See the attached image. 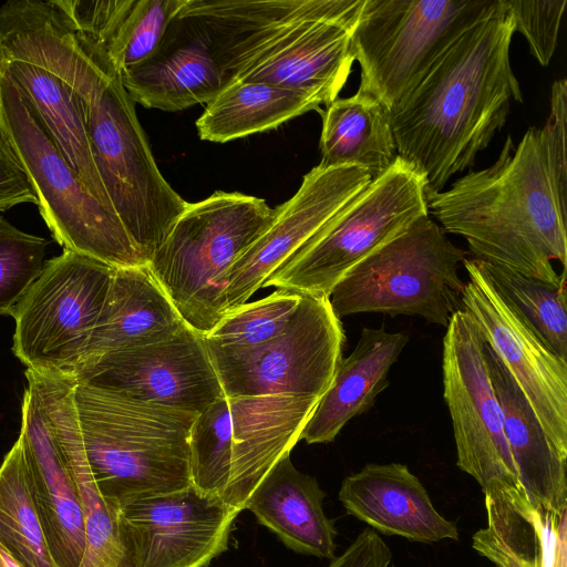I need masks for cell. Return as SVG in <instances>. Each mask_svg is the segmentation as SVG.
Returning <instances> with one entry per match:
<instances>
[{"mask_svg": "<svg viewBox=\"0 0 567 567\" xmlns=\"http://www.w3.org/2000/svg\"><path fill=\"white\" fill-rule=\"evenodd\" d=\"M566 102L554 92L542 128L518 145L508 135L491 166L426 195L429 213L473 258L554 285L566 280Z\"/></svg>", "mask_w": 567, "mask_h": 567, "instance_id": "6da1fadb", "label": "cell"}, {"mask_svg": "<svg viewBox=\"0 0 567 567\" xmlns=\"http://www.w3.org/2000/svg\"><path fill=\"white\" fill-rule=\"evenodd\" d=\"M19 37L76 95L103 186L148 262L187 202L161 174L120 70L100 44L76 32L52 6L28 13Z\"/></svg>", "mask_w": 567, "mask_h": 567, "instance_id": "7a4b0ae2", "label": "cell"}, {"mask_svg": "<svg viewBox=\"0 0 567 567\" xmlns=\"http://www.w3.org/2000/svg\"><path fill=\"white\" fill-rule=\"evenodd\" d=\"M514 32L499 0L390 112L398 156L424 177L426 195L472 167L505 125L511 102H523L509 60Z\"/></svg>", "mask_w": 567, "mask_h": 567, "instance_id": "3957f363", "label": "cell"}, {"mask_svg": "<svg viewBox=\"0 0 567 567\" xmlns=\"http://www.w3.org/2000/svg\"><path fill=\"white\" fill-rule=\"evenodd\" d=\"M73 399L92 474L114 508L192 485L189 436L198 414L75 379Z\"/></svg>", "mask_w": 567, "mask_h": 567, "instance_id": "277c9868", "label": "cell"}, {"mask_svg": "<svg viewBox=\"0 0 567 567\" xmlns=\"http://www.w3.org/2000/svg\"><path fill=\"white\" fill-rule=\"evenodd\" d=\"M274 216L265 199L238 192L187 203L147 262L185 323L206 336L224 318L228 272Z\"/></svg>", "mask_w": 567, "mask_h": 567, "instance_id": "5b68a950", "label": "cell"}, {"mask_svg": "<svg viewBox=\"0 0 567 567\" xmlns=\"http://www.w3.org/2000/svg\"><path fill=\"white\" fill-rule=\"evenodd\" d=\"M0 127L28 175L38 208L63 247L115 268L147 264L116 212L87 188L28 96L0 75Z\"/></svg>", "mask_w": 567, "mask_h": 567, "instance_id": "8992f818", "label": "cell"}, {"mask_svg": "<svg viewBox=\"0 0 567 567\" xmlns=\"http://www.w3.org/2000/svg\"><path fill=\"white\" fill-rule=\"evenodd\" d=\"M467 252L424 216L354 265L329 300L340 319L361 312L419 316L446 328L461 309L465 282L457 269Z\"/></svg>", "mask_w": 567, "mask_h": 567, "instance_id": "52a82bcc", "label": "cell"}, {"mask_svg": "<svg viewBox=\"0 0 567 567\" xmlns=\"http://www.w3.org/2000/svg\"><path fill=\"white\" fill-rule=\"evenodd\" d=\"M499 0H364L351 32L359 91L390 112Z\"/></svg>", "mask_w": 567, "mask_h": 567, "instance_id": "ba28073f", "label": "cell"}, {"mask_svg": "<svg viewBox=\"0 0 567 567\" xmlns=\"http://www.w3.org/2000/svg\"><path fill=\"white\" fill-rule=\"evenodd\" d=\"M425 179L401 157L295 251L262 287L330 296L360 260L429 216Z\"/></svg>", "mask_w": 567, "mask_h": 567, "instance_id": "9c48e42d", "label": "cell"}, {"mask_svg": "<svg viewBox=\"0 0 567 567\" xmlns=\"http://www.w3.org/2000/svg\"><path fill=\"white\" fill-rule=\"evenodd\" d=\"M115 267L63 249L17 303L13 353L27 370L74 378L103 309Z\"/></svg>", "mask_w": 567, "mask_h": 567, "instance_id": "30bf717a", "label": "cell"}, {"mask_svg": "<svg viewBox=\"0 0 567 567\" xmlns=\"http://www.w3.org/2000/svg\"><path fill=\"white\" fill-rule=\"evenodd\" d=\"M346 334L328 297L303 295L276 338L250 348L207 343L225 396L321 398L330 386Z\"/></svg>", "mask_w": 567, "mask_h": 567, "instance_id": "8fae6325", "label": "cell"}, {"mask_svg": "<svg viewBox=\"0 0 567 567\" xmlns=\"http://www.w3.org/2000/svg\"><path fill=\"white\" fill-rule=\"evenodd\" d=\"M442 368L458 468L475 478L482 489L491 484L522 485L487 369L484 339L473 317L462 308L446 326Z\"/></svg>", "mask_w": 567, "mask_h": 567, "instance_id": "7c38bea8", "label": "cell"}, {"mask_svg": "<svg viewBox=\"0 0 567 567\" xmlns=\"http://www.w3.org/2000/svg\"><path fill=\"white\" fill-rule=\"evenodd\" d=\"M240 512L190 485L117 509L125 567H205L224 553Z\"/></svg>", "mask_w": 567, "mask_h": 567, "instance_id": "4fadbf2b", "label": "cell"}, {"mask_svg": "<svg viewBox=\"0 0 567 567\" xmlns=\"http://www.w3.org/2000/svg\"><path fill=\"white\" fill-rule=\"evenodd\" d=\"M461 308L498 354L556 450L567 457V362L534 334L493 288L478 262L466 257Z\"/></svg>", "mask_w": 567, "mask_h": 567, "instance_id": "5bb4252c", "label": "cell"}, {"mask_svg": "<svg viewBox=\"0 0 567 567\" xmlns=\"http://www.w3.org/2000/svg\"><path fill=\"white\" fill-rule=\"evenodd\" d=\"M73 379L196 414L225 395L205 334L187 323L167 340L104 354Z\"/></svg>", "mask_w": 567, "mask_h": 567, "instance_id": "9a60e30c", "label": "cell"}, {"mask_svg": "<svg viewBox=\"0 0 567 567\" xmlns=\"http://www.w3.org/2000/svg\"><path fill=\"white\" fill-rule=\"evenodd\" d=\"M372 181L354 165L315 166L296 194L275 208L269 226L227 276L226 313L247 302L267 278Z\"/></svg>", "mask_w": 567, "mask_h": 567, "instance_id": "2e32d148", "label": "cell"}, {"mask_svg": "<svg viewBox=\"0 0 567 567\" xmlns=\"http://www.w3.org/2000/svg\"><path fill=\"white\" fill-rule=\"evenodd\" d=\"M354 25L327 19L296 23L252 60L236 80L265 82L329 105L338 99L351 73Z\"/></svg>", "mask_w": 567, "mask_h": 567, "instance_id": "e0dca14e", "label": "cell"}, {"mask_svg": "<svg viewBox=\"0 0 567 567\" xmlns=\"http://www.w3.org/2000/svg\"><path fill=\"white\" fill-rule=\"evenodd\" d=\"M28 388L38 399L51 434L74 481L82 506L85 551L80 567H125L117 509L92 474L73 399V379L27 370Z\"/></svg>", "mask_w": 567, "mask_h": 567, "instance_id": "ac0fdd59", "label": "cell"}, {"mask_svg": "<svg viewBox=\"0 0 567 567\" xmlns=\"http://www.w3.org/2000/svg\"><path fill=\"white\" fill-rule=\"evenodd\" d=\"M227 399L233 422V451L230 478L223 499L241 512L267 473L300 441L321 398L257 395Z\"/></svg>", "mask_w": 567, "mask_h": 567, "instance_id": "d6986e66", "label": "cell"}, {"mask_svg": "<svg viewBox=\"0 0 567 567\" xmlns=\"http://www.w3.org/2000/svg\"><path fill=\"white\" fill-rule=\"evenodd\" d=\"M31 495L51 555L59 567H80L85 551L81 502L42 408L27 388L21 408Z\"/></svg>", "mask_w": 567, "mask_h": 567, "instance_id": "ffe728a7", "label": "cell"}, {"mask_svg": "<svg viewBox=\"0 0 567 567\" xmlns=\"http://www.w3.org/2000/svg\"><path fill=\"white\" fill-rule=\"evenodd\" d=\"M339 499L349 515L381 534L425 544L458 539L456 525L435 509L404 464H367L343 480Z\"/></svg>", "mask_w": 567, "mask_h": 567, "instance_id": "44dd1931", "label": "cell"}, {"mask_svg": "<svg viewBox=\"0 0 567 567\" xmlns=\"http://www.w3.org/2000/svg\"><path fill=\"white\" fill-rule=\"evenodd\" d=\"M485 495L487 526L472 547L495 567H566L567 512L535 505L522 485L491 484Z\"/></svg>", "mask_w": 567, "mask_h": 567, "instance_id": "7402d4cb", "label": "cell"}, {"mask_svg": "<svg viewBox=\"0 0 567 567\" xmlns=\"http://www.w3.org/2000/svg\"><path fill=\"white\" fill-rule=\"evenodd\" d=\"M120 74L135 103L167 112L207 104L227 87L199 40L176 17L155 53Z\"/></svg>", "mask_w": 567, "mask_h": 567, "instance_id": "603a6c76", "label": "cell"}, {"mask_svg": "<svg viewBox=\"0 0 567 567\" xmlns=\"http://www.w3.org/2000/svg\"><path fill=\"white\" fill-rule=\"evenodd\" d=\"M484 355L502 408L504 433L527 497L557 514L567 512V457L556 450L525 394L485 340Z\"/></svg>", "mask_w": 567, "mask_h": 567, "instance_id": "cb8c5ba5", "label": "cell"}, {"mask_svg": "<svg viewBox=\"0 0 567 567\" xmlns=\"http://www.w3.org/2000/svg\"><path fill=\"white\" fill-rule=\"evenodd\" d=\"M184 324L147 264L115 268L78 371L104 354L167 340Z\"/></svg>", "mask_w": 567, "mask_h": 567, "instance_id": "d4e9b609", "label": "cell"}, {"mask_svg": "<svg viewBox=\"0 0 567 567\" xmlns=\"http://www.w3.org/2000/svg\"><path fill=\"white\" fill-rule=\"evenodd\" d=\"M0 75L28 96L58 147L91 193L113 208L94 164L74 92L31 52L1 35Z\"/></svg>", "mask_w": 567, "mask_h": 567, "instance_id": "484cf974", "label": "cell"}, {"mask_svg": "<svg viewBox=\"0 0 567 567\" xmlns=\"http://www.w3.org/2000/svg\"><path fill=\"white\" fill-rule=\"evenodd\" d=\"M324 496L318 481L298 471L289 454L267 473L245 509L293 551L333 559L337 530L323 511Z\"/></svg>", "mask_w": 567, "mask_h": 567, "instance_id": "4316f807", "label": "cell"}, {"mask_svg": "<svg viewBox=\"0 0 567 567\" xmlns=\"http://www.w3.org/2000/svg\"><path fill=\"white\" fill-rule=\"evenodd\" d=\"M408 341L404 332L363 328L353 351L339 363L300 440L309 444L331 442L348 421L365 412L388 385V372Z\"/></svg>", "mask_w": 567, "mask_h": 567, "instance_id": "83f0119b", "label": "cell"}, {"mask_svg": "<svg viewBox=\"0 0 567 567\" xmlns=\"http://www.w3.org/2000/svg\"><path fill=\"white\" fill-rule=\"evenodd\" d=\"M72 28L100 44L117 69L158 49L185 0H52Z\"/></svg>", "mask_w": 567, "mask_h": 567, "instance_id": "f1b7e54d", "label": "cell"}, {"mask_svg": "<svg viewBox=\"0 0 567 567\" xmlns=\"http://www.w3.org/2000/svg\"><path fill=\"white\" fill-rule=\"evenodd\" d=\"M321 114L320 166L354 165L374 179L396 159L390 110L374 96L358 90L336 99Z\"/></svg>", "mask_w": 567, "mask_h": 567, "instance_id": "f546056e", "label": "cell"}, {"mask_svg": "<svg viewBox=\"0 0 567 567\" xmlns=\"http://www.w3.org/2000/svg\"><path fill=\"white\" fill-rule=\"evenodd\" d=\"M310 96L265 82L236 80L207 103L196 121L202 140L224 143L278 127L320 110Z\"/></svg>", "mask_w": 567, "mask_h": 567, "instance_id": "4dcf8cb0", "label": "cell"}, {"mask_svg": "<svg viewBox=\"0 0 567 567\" xmlns=\"http://www.w3.org/2000/svg\"><path fill=\"white\" fill-rule=\"evenodd\" d=\"M0 544L23 567H59L31 495L21 432L0 465Z\"/></svg>", "mask_w": 567, "mask_h": 567, "instance_id": "1f68e13d", "label": "cell"}, {"mask_svg": "<svg viewBox=\"0 0 567 567\" xmlns=\"http://www.w3.org/2000/svg\"><path fill=\"white\" fill-rule=\"evenodd\" d=\"M476 260L507 306L549 351L567 362L566 280L554 285Z\"/></svg>", "mask_w": 567, "mask_h": 567, "instance_id": "d6a6232c", "label": "cell"}, {"mask_svg": "<svg viewBox=\"0 0 567 567\" xmlns=\"http://www.w3.org/2000/svg\"><path fill=\"white\" fill-rule=\"evenodd\" d=\"M233 422L224 395L197 415L189 436L192 485L213 496H224L231 471Z\"/></svg>", "mask_w": 567, "mask_h": 567, "instance_id": "836d02e7", "label": "cell"}, {"mask_svg": "<svg viewBox=\"0 0 567 567\" xmlns=\"http://www.w3.org/2000/svg\"><path fill=\"white\" fill-rule=\"evenodd\" d=\"M303 295L277 289L264 299L229 311L205 336L207 343L224 348H250L279 336L293 318Z\"/></svg>", "mask_w": 567, "mask_h": 567, "instance_id": "e575fe53", "label": "cell"}, {"mask_svg": "<svg viewBox=\"0 0 567 567\" xmlns=\"http://www.w3.org/2000/svg\"><path fill=\"white\" fill-rule=\"evenodd\" d=\"M47 247V239L24 233L0 216V316H11L39 277Z\"/></svg>", "mask_w": 567, "mask_h": 567, "instance_id": "d590c367", "label": "cell"}, {"mask_svg": "<svg viewBox=\"0 0 567 567\" xmlns=\"http://www.w3.org/2000/svg\"><path fill=\"white\" fill-rule=\"evenodd\" d=\"M514 18L515 32L522 33L532 55L544 66L555 52L566 0H504Z\"/></svg>", "mask_w": 567, "mask_h": 567, "instance_id": "8d00e7d4", "label": "cell"}, {"mask_svg": "<svg viewBox=\"0 0 567 567\" xmlns=\"http://www.w3.org/2000/svg\"><path fill=\"white\" fill-rule=\"evenodd\" d=\"M38 198L14 151L0 127V212Z\"/></svg>", "mask_w": 567, "mask_h": 567, "instance_id": "74e56055", "label": "cell"}, {"mask_svg": "<svg viewBox=\"0 0 567 567\" xmlns=\"http://www.w3.org/2000/svg\"><path fill=\"white\" fill-rule=\"evenodd\" d=\"M391 559L390 547L368 527L328 567H390Z\"/></svg>", "mask_w": 567, "mask_h": 567, "instance_id": "f35d334b", "label": "cell"}, {"mask_svg": "<svg viewBox=\"0 0 567 567\" xmlns=\"http://www.w3.org/2000/svg\"><path fill=\"white\" fill-rule=\"evenodd\" d=\"M0 567H23L13 556L0 544Z\"/></svg>", "mask_w": 567, "mask_h": 567, "instance_id": "ab89813d", "label": "cell"}, {"mask_svg": "<svg viewBox=\"0 0 567 567\" xmlns=\"http://www.w3.org/2000/svg\"><path fill=\"white\" fill-rule=\"evenodd\" d=\"M392 567H394V566H392Z\"/></svg>", "mask_w": 567, "mask_h": 567, "instance_id": "60d3db41", "label": "cell"}]
</instances>
